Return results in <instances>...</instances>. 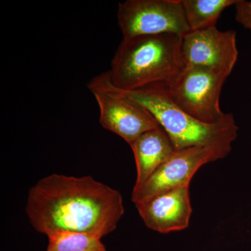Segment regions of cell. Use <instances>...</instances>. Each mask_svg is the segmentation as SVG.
<instances>
[{"label":"cell","mask_w":251,"mask_h":251,"mask_svg":"<svg viewBox=\"0 0 251 251\" xmlns=\"http://www.w3.org/2000/svg\"><path fill=\"white\" fill-rule=\"evenodd\" d=\"M231 150L232 148L223 147H191L175 150L173 156L141 187L133 190L132 201L137 205L161 193L189 186L193 176L201 167L223 159Z\"/></svg>","instance_id":"52a82bcc"},{"label":"cell","mask_w":251,"mask_h":251,"mask_svg":"<svg viewBox=\"0 0 251 251\" xmlns=\"http://www.w3.org/2000/svg\"><path fill=\"white\" fill-rule=\"evenodd\" d=\"M181 41L174 34L123 38L108 72L112 83L123 91L170 85L185 66Z\"/></svg>","instance_id":"7a4b0ae2"},{"label":"cell","mask_w":251,"mask_h":251,"mask_svg":"<svg viewBox=\"0 0 251 251\" xmlns=\"http://www.w3.org/2000/svg\"><path fill=\"white\" fill-rule=\"evenodd\" d=\"M135 206L148 228L163 234L183 230L189 226L192 214L189 186L161 193Z\"/></svg>","instance_id":"9c48e42d"},{"label":"cell","mask_w":251,"mask_h":251,"mask_svg":"<svg viewBox=\"0 0 251 251\" xmlns=\"http://www.w3.org/2000/svg\"><path fill=\"white\" fill-rule=\"evenodd\" d=\"M117 21L124 39L189 33L181 0H126L119 4Z\"/></svg>","instance_id":"8992f818"},{"label":"cell","mask_w":251,"mask_h":251,"mask_svg":"<svg viewBox=\"0 0 251 251\" xmlns=\"http://www.w3.org/2000/svg\"><path fill=\"white\" fill-rule=\"evenodd\" d=\"M87 87L98 103L100 125L130 146L143 133L161 127L146 108L113 85L108 72L94 77Z\"/></svg>","instance_id":"277c9868"},{"label":"cell","mask_w":251,"mask_h":251,"mask_svg":"<svg viewBox=\"0 0 251 251\" xmlns=\"http://www.w3.org/2000/svg\"><path fill=\"white\" fill-rule=\"evenodd\" d=\"M181 53L185 65L209 68L230 75L238 59L237 33L211 27L183 36Z\"/></svg>","instance_id":"ba28073f"},{"label":"cell","mask_w":251,"mask_h":251,"mask_svg":"<svg viewBox=\"0 0 251 251\" xmlns=\"http://www.w3.org/2000/svg\"><path fill=\"white\" fill-rule=\"evenodd\" d=\"M130 148L134 153L137 168L133 190L141 187L175 151L171 140L162 127L143 133Z\"/></svg>","instance_id":"30bf717a"},{"label":"cell","mask_w":251,"mask_h":251,"mask_svg":"<svg viewBox=\"0 0 251 251\" xmlns=\"http://www.w3.org/2000/svg\"><path fill=\"white\" fill-rule=\"evenodd\" d=\"M235 6L236 21L251 31V1L238 0Z\"/></svg>","instance_id":"4fadbf2b"},{"label":"cell","mask_w":251,"mask_h":251,"mask_svg":"<svg viewBox=\"0 0 251 251\" xmlns=\"http://www.w3.org/2000/svg\"><path fill=\"white\" fill-rule=\"evenodd\" d=\"M146 108L169 136L175 150L191 147L232 148L239 127L232 113L214 124L201 122L172 100L167 85H156L134 91L121 90Z\"/></svg>","instance_id":"3957f363"},{"label":"cell","mask_w":251,"mask_h":251,"mask_svg":"<svg viewBox=\"0 0 251 251\" xmlns=\"http://www.w3.org/2000/svg\"><path fill=\"white\" fill-rule=\"evenodd\" d=\"M100 238L78 233H63L49 237L46 251H106Z\"/></svg>","instance_id":"7c38bea8"},{"label":"cell","mask_w":251,"mask_h":251,"mask_svg":"<svg viewBox=\"0 0 251 251\" xmlns=\"http://www.w3.org/2000/svg\"><path fill=\"white\" fill-rule=\"evenodd\" d=\"M238 0H181L191 31L216 26L225 9L237 4Z\"/></svg>","instance_id":"8fae6325"},{"label":"cell","mask_w":251,"mask_h":251,"mask_svg":"<svg viewBox=\"0 0 251 251\" xmlns=\"http://www.w3.org/2000/svg\"><path fill=\"white\" fill-rule=\"evenodd\" d=\"M25 211L33 227L48 237L78 233L101 239L117 228L125 206L120 192L92 176L52 174L30 188Z\"/></svg>","instance_id":"6da1fadb"},{"label":"cell","mask_w":251,"mask_h":251,"mask_svg":"<svg viewBox=\"0 0 251 251\" xmlns=\"http://www.w3.org/2000/svg\"><path fill=\"white\" fill-rule=\"evenodd\" d=\"M229 75L209 68L185 65L167 89L173 101L188 115L214 124L227 115L221 110L220 97Z\"/></svg>","instance_id":"5b68a950"}]
</instances>
